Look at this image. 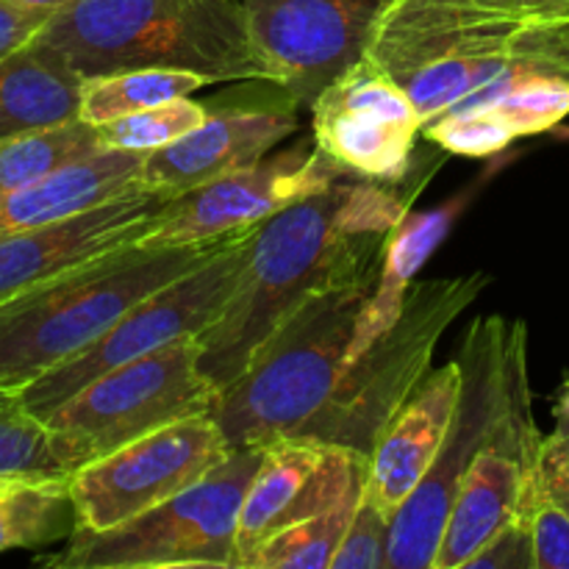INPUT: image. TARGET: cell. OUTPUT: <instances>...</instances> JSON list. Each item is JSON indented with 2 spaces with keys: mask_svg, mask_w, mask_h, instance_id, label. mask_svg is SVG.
<instances>
[{
  "mask_svg": "<svg viewBox=\"0 0 569 569\" xmlns=\"http://www.w3.org/2000/svg\"><path fill=\"white\" fill-rule=\"evenodd\" d=\"M231 456L217 420L194 415L78 467L70 478L78 528L109 531L203 481Z\"/></svg>",
  "mask_w": 569,
  "mask_h": 569,
  "instance_id": "11",
  "label": "cell"
},
{
  "mask_svg": "<svg viewBox=\"0 0 569 569\" xmlns=\"http://www.w3.org/2000/svg\"><path fill=\"white\" fill-rule=\"evenodd\" d=\"M553 415H556V428L553 433L542 437L537 472H533L537 498H539V489H542L545 483L553 481V478H559L561 472L569 470V372L559 389V398H556Z\"/></svg>",
  "mask_w": 569,
  "mask_h": 569,
  "instance_id": "33",
  "label": "cell"
},
{
  "mask_svg": "<svg viewBox=\"0 0 569 569\" xmlns=\"http://www.w3.org/2000/svg\"><path fill=\"white\" fill-rule=\"evenodd\" d=\"M487 287L483 270L411 287L398 320L345 365L333 392L298 437L370 456L383 428L426 381L442 333Z\"/></svg>",
  "mask_w": 569,
  "mask_h": 569,
  "instance_id": "7",
  "label": "cell"
},
{
  "mask_svg": "<svg viewBox=\"0 0 569 569\" xmlns=\"http://www.w3.org/2000/svg\"><path fill=\"white\" fill-rule=\"evenodd\" d=\"M392 0H242L250 33L276 87L298 106L315 100L370 53Z\"/></svg>",
  "mask_w": 569,
  "mask_h": 569,
  "instance_id": "13",
  "label": "cell"
},
{
  "mask_svg": "<svg viewBox=\"0 0 569 569\" xmlns=\"http://www.w3.org/2000/svg\"><path fill=\"white\" fill-rule=\"evenodd\" d=\"M315 144L359 178L403 183L415 176L422 117L403 87L370 56L356 61L311 106Z\"/></svg>",
  "mask_w": 569,
  "mask_h": 569,
  "instance_id": "15",
  "label": "cell"
},
{
  "mask_svg": "<svg viewBox=\"0 0 569 569\" xmlns=\"http://www.w3.org/2000/svg\"><path fill=\"white\" fill-rule=\"evenodd\" d=\"M467 194H456L448 203L437 206L428 211H409L392 233L387 237V244L381 250V264H378L376 283L367 298L365 309H361L359 326H356L353 348H350V359L370 348L389 326L403 311L406 298L411 292L417 272L426 267L433 250L445 242V237L453 228L456 217L465 211ZM348 359V361H350Z\"/></svg>",
  "mask_w": 569,
  "mask_h": 569,
  "instance_id": "22",
  "label": "cell"
},
{
  "mask_svg": "<svg viewBox=\"0 0 569 569\" xmlns=\"http://www.w3.org/2000/svg\"><path fill=\"white\" fill-rule=\"evenodd\" d=\"M539 498H550L569 515V470L561 472V476L553 478V481L545 483V487L539 489Z\"/></svg>",
  "mask_w": 569,
  "mask_h": 569,
  "instance_id": "36",
  "label": "cell"
},
{
  "mask_svg": "<svg viewBox=\"0 0 569 569\" xmlns=\"http://www.w3.org/2000/svg\"><path fill=\"white\" fill-rule=\"evenodd\" d=\"M431 176L415 183L342 176L259 222L231 300L198 337L211 387L220 392L237 381L261 342L306 300L372 276L387 237Z\"/></svg>",
  "mask_w": 569,
  "mask_h": 569,
  "instance_id": "1",
  "label": "cell"
},
{
  "mask_svg": "<svg viewBox=\"0 0 569 569\" xmlns=\"http://www.w3.org/2000/svg\"><path fill=\"white\" fill-rule=\"evenodd\" d=\"M539 448L542 433L533 420V409H526L461 481L433 556V569H465L506 526L531 515L537 500L533 472Z\"/></svg>",
  "mask_w": 569,
  "mask_h": 569,
  "instance_id": "18",
  "label": "cell"
},
{
  "mask_svg": "<svg viewBox=\"0 0 569 569\" xmlns=\"http://www.w3.org/2000/svg\"><path fill=\"white\" fill-rule=\"evenodd\" d=\"M342 176L353 172L339 167L317 144H298L283 153L264 156L253 167L176 194L139 244H200L248 231Z\"/></svg>",
  "mask_w": 569,
  "mask_h": 569,
  "instance_id": "14",
  "label": "cell"
},
{
  "mask_svg": "<svg viewBox=\"0 0 569 569\" xmlns=\"http://www.w3.org/2000/svg\"><path fill=\"white\" fill-rule=\"evenodd\" d=\"M0 478L70 481L72 467L53 428L33 415L22 389L0 387Z\"/></svg>",
  "mask_w": 569,
  "mask_h": 569,
  "instance_id": "24",
  "label": "cell"
},
{
  "mask_svg": "<svg viewBox=\"0 0 569 569\" xmlns=\"http://www.w3.org/2000/svg\"><path fill=\"white\" fill-rule=\"evenodd\" d=\"M76 528L70 481H14L0 492V553L70 539Z\"/></svg>",
  "mask_w": 569,
  "mask_h": 569,
  "instance_id": "25",
  "label": "cell"
},
{
  "mask_svg": "<svg viewBox=\"0 0 569 569\" xmlns=\"http://www.w3.org/2000/svg\"><path fill=\"white\" fill-rule=\"evenodd\" d=\"M231 237L167 248L128 244L0 303V387L22 389L64 365L139 300L203 264Z\"/></svg>",
  "mask_w": 569,
  "mask_h": 569,
  "instance_id": "3",
  "label": "cell"
},
{
  "mask_svg": "<svg viewBox=\"0 0 569 569\" xmlns=\"http://www.w3.org/2000/svg\"><path fill=\"white\" fill-rule=\"evenodd\" d=\"M292 106H226L178 142L148 153L139 187L148 192L183 194L222 176L253 167L278 142L295 133Z\"/></svg>",
  "mask_w": 569,
  "mask_h": 569,
  "instance_id": "19",
  "label": "cell"
},
{
  "mask_svg": "<svg viewBox=\"0 0 569 569\" xmlns=\"http://www.w3.org/2000/svg\"><path fill=\"white\" fill-rule=\"evenodd\" d=\"M203 76L183 70H122L109 76L87 78L81 87V120L89 126H109L137 111L153 109L167 100L192 98L200 87H206Z\"/></svg>",
  "mask_w": 569,
  "mask_h": 569,
  "instance_id": "26",
  "label": "cell"
},
{
  "mask_svg": "<svg viewBox=\"0 0 569 569\" xmlns=\"http://www.w3.org/2000/svg\"><path fill=\"white\" fill-rule=\"evenodd\" d=\"M11 3H22V6H37V9H61L70 0H11Z\"/></svg>",
  "mask_w": 569,
  "mask_h": 569,
  "instance_id": "37",
  "label": "cell"
},
{
  "mask_svg": "<svg viewBox=\"0 0 569 569\" xmlns=\"http://www.w3.org/2000/svg\"><path fill=\"white\" fill-rule=\"evenodd\" d=\"M378 270L306 300L261 342L237 381L220 389L211 417L228 448H267L322 409L353 348L361 309Z\"/></svg>",
  "mask_w": 569,
  "mask_h": 569,
  "instance_id": "5",
  "label": "cell"
},
{
  "mask_svg": "<svg viewBox=\"0 0 569 569\" xmlns=\"http://www.w3.org/2000/svg\"><path fill=\"white\" fill-rule=\"evenodd\" d=\"M253 233L256 228L233 233L203 264L139 300L89 348L22 387V398L33 415L44 420L94 378L181 339L203 337L237 289Z\"/></svg>",
  "mask_w": 569,
  "mask_h": 569,
  "instance_id": "9",
  "label": "cell"
},
{
  "mask_svg": "<svg viewBox=\"0 0 569 569\" xmlns=\"http://www.w3.org/2000/svg\"><path fill=\"white\" fill-rule=\"evenodd\" d=\"M98 150H106L98 126L83 120L0 139V198Z\"/></svg>",
  "mask_w": 569,
  "mask_h": 569,
  "instance_id": "27",
  "label": "cell"
},
{
  "mask_svg": "<svg viewBox=\"0 0 569 569\" xmlns=\"http://www.w3.org/2000/svg\"><path fill=\"white\" fill-rule=\"evenodd\" d=\"M569 114V20L548 22L498 78L422 126L445 153L487 159Z\"/></svg>",
  "mask_w": 569,
  "mask_h": 569,
  "instance_id": "12",
  "label": "cell"
},
{
  "mask_svg": "<svg viewBox=\"0 0 569 569\" xmlns=\"http://www.w3.org/2000/svg\"><path fill=\"white\" fill-rule=\"evenodd\" d=\"M81 87L70 67L31 42L0 59V139L81 120Z\"/></svg>",
  "mask_w": 569,
  "mask_h": 569,
  "instance_id": "23",
  "label": "cell"
},
{
  "mask_svg": "<svg viewBox=\"0 0 569 569\" xmlns=\"http://www.w3.org/2000/svg\"><path fill=\"white\" fill-rule=\"evenodd\" d=\"M548 22L453 0H392L367 56L406 89L426 126L515 64Z\"/></svg>",
  "mask_w": 569,
  "mask_h": 569,
  "instance_id": "6",
  "label": "cell"
},
{
  "mask_svg": "<svg viewBox=\"0 0 569 569\" xmlns=\"http://www.w3.org/2000/svg\"><path fill=\"white\" fill-rule=\"evenodd\" d=\"M370 456L309 437H283L264 448L237 522V567L283 528L322 515L361 489Z\"/></svg>",
  "mask_w": 569,
  "mask_h": 569,
  "instance_id": "16",
  "label": "cell"
},
{
  "mask_svg": "<svg viewBox=\"0 0 569 569\" xmlns=\"http://www.w3.org/2000/svg\"><path fill=\"white\" fill-rule=\"evenodd\" d=\"M31 44L81 81L122 70H183L220 81H276L242 0H70Z\"/></svg>",
  "mask_w": 569,
  "mask_h": 569,
  "instance_id": "2",
  "label": "cell"
},
{
  "mask_svg": "<svg viewBox=\"0 0 569 569\" xmlns=\"http://www.w3.org/2000/svg\"><path fill=\"white\" fill-rule=\"evenodd\" d=\"M142 153L98 150V153L64 164L42 181L0 198V233L48 226L81 211L122 198L139 187Z\"/></svg>",
  "mask_w": 569,
  "mask_h": 569,
  "instance_id": "21",
  "label": "cell"
},
{
  "mask_svg": "<svg viewBox=\"0 0 569 569\" xmlns=\"http://www.w3.org/2000/svg\"><path fill=\"white\" fill-rule=\"evenodd\" d=\"M264 459V448L231 450L203 481L144 515L109 528H76L67 548L44 556L61 569H239L237 522L244 492Z\"/></svg>",
  "mask_w": 569,
  "mask_h": 569,
  "instance_id": "8",
  "label": "cell"
},
{
  "mask_svg": "<svg viewBox=\"0 0 569 569\" xmlns=\"http://www.w3.org/2000/svg\"><path fill=\"white\" fill-rule=\"evenodd\" d=\"M389 537H392V517L370 498L365 487L331 569H387Z\"/></svg>",
  "mask_w": 569,
  "mask_h": 569,
  "instance_id": "30",
  "label": "cell"
},
{
  "mask_svg": "<svg viewBox=\"0 0 569 569\" xmlns=\"http://www.w3.org/2000/svg\"><path fill=\"white\" fill-rule=\"evenodd\" d=\"M465 569H533V539L528 515L506 526L481 553L467 561Z\"/></svg>",
  "mask_w": 569,
  "mask_h": 569,
  "instance_id": "32",
  "label": "cell"
},
{
  "mask_svg": "<svg viewBox=\"0 0 569 569\" xmlns=\"http://www.w3.org/2000/svg\"><path fill=\"white\" fill-rule=\"evenodd\" d=\"M367 487V483H365ZM365 487L322 515L283 528L244 559L242 569H331Z\"/></svg>",
  "mask_w": 569,
  "mask_h": 569,
  "instance_id": "28",
  "label": "cell"
},
{
  "mask_svg": "<svg viewBox=\"0 0 569 569\" xmlns=\"http://www.w3.org/2000/svg\"><path fill=\"white\" fill-rule=\"evenodd\" d=\"M459 389L461 367L456 359L442 370L428 372L372 448L367 492L389 517L431 472L453 422Z\"/></svg>",
  "mask_w": 569,
  "mask_h": 569,
  "instance_id": "20",
  "label": "cell"
},
{
  "mask_svg": "<svg viewBox=\"0 0 569 569\" xmlns=\"http://www.w3.org/2000/svg\"><path fill=\"white\" fill-rule=\"evenodd\" d=\"M533 569H569V515L550 498L531 506Z\"/></svg>",
  "mask_w": 569,
  "mask_h": 569,
  "instance_id": "31",
  "label": "cell"
},
{
  "mask_svg": "<svg viewBox=\"0 0 569 569\" xmlns=\"http://www.w3.org/2000/svg\"><path fill=\"white\" fill-rule=\"evenodd\" d=\"M453 3L478 6L526 20H569V0H453Z\"/></svg>",
  "mask_w": 569,
  "mask_h": 569,
  "instance_id": "35",
  "label": "cell"
},
{
  "mask_svg": "<svg viewBox=\"0 0 569 569\" xmlns=\"http://www.w3.org/2000/svg\"><path fill=\"white\" fill-rule=\"evenodd\" d=\"M206 117H209V106L192 98H178L122 117L109 126H98V131L106 150H128V153L148 156L192 133Z\"/></svg>",
  "mask_w": 569,
  "mask_h": 569,
  "instance_id": "29",
  "label": "cell"
},
{
  "mask_svg": "<svg viewBox=\"0 0 569 569\" xmlns=\"http://www.w3.org/2000/svg\"><path fill=\"white\" fill-rule=\"evenodd\" d=\"M9 483H14V481H9V478H0V492H3V489L9 487Z\"/></svg>",
  "mask_w": 569,
  "mask_h": 569,
  "instance_id": "38",
  "label": "cell"
},
{
  "mask_svg": "<svg viewBox=\"0 0 569 569\" xmlns=\"http://www.w3.org/2000/svg\"><path fill=\"white\" fill-rule=\"evenodd\" d=\"M56 9H37V6L11 3L0 0V59L26 48Z\"/></svg>",
  "mask_w": 569,
  "mask_h": 569,
  "instance_id": "34",
  "label": "cell"
},
{
  "mask_svg": "<svg viewBox=\"0 0 569 569\" xmlns=\"http://www.w3.org/2000/svg\"><path fill=\"white\" fill-rule=\"evenodd\" d=\"M217 389L200 370L198 339L117 367L44 417L72 472L170 422L214 409Z\"/></svg>",
  "mask_w": 569,
  "mask_h": 569,
  "instance_id": "10",
  "label": "cell"
},
{
  "mask_svg": "<svg viewBox=\"0 0 569 569\" xmlns=\"http://www.w3.org/2000/svg\"><path fill=\"white\" fill-rule=\"evenodd\" d=\"M176 194L133 189L67 220L0 233V303L137 244Z\"/></svg>",
  "mask_w": 569,
  "mask_h": 569,
  "instance_id": "17",
  "label": "cell"
},
{
  "mask_svg": "<svg viewBox=\"0 0 569 569\" xmlns=\"http://www.w3.org/2000/svg\"><path fill=\"white\" fill-rule=\"evenodd\" d=\"M461 389L453 422L431 472L392 517L387 569H433L450 506L470 467L531 406L528 337L522 322L476 317L453 356Z\"/></svg>",
  "mask_w": 569,
  "mask_h": 569,
  "instance_id": "4",
  "label": "cell"
}]
</instances>
